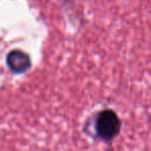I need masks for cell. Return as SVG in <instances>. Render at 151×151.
Masks as SVG:
<instances>
[{
  "label": "cell",
  "mask_w": 151,
  "mask_h": 151,
  "mask_svg": "<svg viewBox=\"0 0 151 151\" xmlns=\"http://www.w3.org/2000/svg\"><path fill=\"white\" fill-rule=\"evenodd\" d=\"M97 133L105 141H110L118 135L120 129V120L112 110H104L98 115L96 122Z\"/></svg>",
  "instance_id": "6da1fadb"
},
{
  "label": "cell",
  "mask_w": 151,
  "mask_h": 151,
  "mask_svg": "<svg viewBox=\"0 0 151 151\" xmlns=\"http://www.w3.org/2000/svg\"><path fill=\"white\" fill-rule=\"evenodd\" d=\"M6 64L12 72L21 74L29 70L32 63L28 54L20 50H14L6 56Z\"/></svg>",
  "instance_id": "7a4b0ae2"
}]
</instances>
